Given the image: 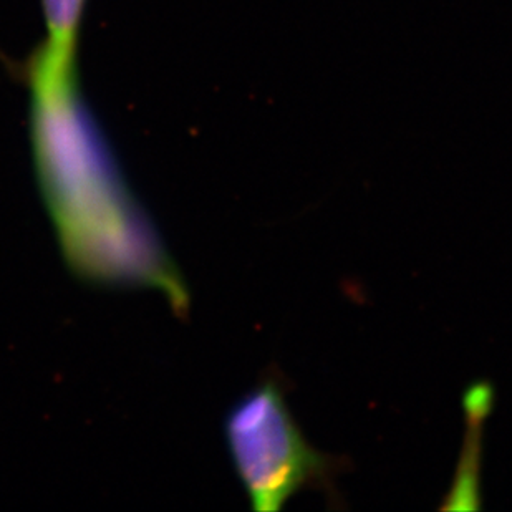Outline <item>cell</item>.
<instances>
[{
	"label": "cell",
	"instance_id": "1",
	"mask_svg": "<svg viewBox=\"0 0 512 512\" xmlns=\"http://www.w3.org/2000/svg\"><path fill=\"white\" fill-rule=\"evenodd\" d=\"M29 80L35 173L68 267L93 284L158 290L184 312L183 277L85 107L77 75L30 65Z\"/></svg>",
	"mask_w": 512,
	"mask_h": 512
},
{
	"label": "cell",
	"instance_id": "2",
	"mask_svg": "<svg viewBox=\"0 0 512 512\" xmlns=\"http://www.w3.org/2000/svg\"><path fill=\"white\" fill-rule=\"evenodd\" d=\"M224 435L254 511H279L302 489L334 491L342 461L305 440L276 378H267L237 400L224 421Z\"/></svg>",
	"mask_w": 512,
	"mask_h": 512
},
{
	"label": "cell",
	"instance_id": "3",
	"mask_svg": "<svg viewBox=\"0 0 512 512\" xmlns=\"http://www.w3.org/2000/svg\"><path fill=\"white\" fill-rule=\"evenodd\" d=\"M40 5L47 40L32 62L57 75L77 73L78 35L87 0H40Z\"/></svg>",
	"mask_w": 512,
	"mask_h": 512
}]
</instances>
